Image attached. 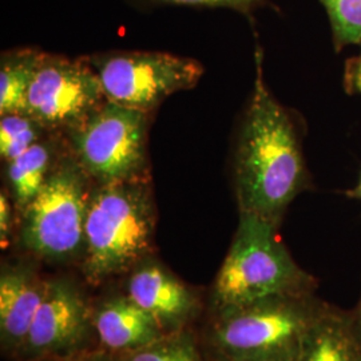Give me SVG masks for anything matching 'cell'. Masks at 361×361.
<instances>
[{
    "label": "cell",
    "mask_w": 361,
    "mask_h": 361,
    "mask_svg": "<svg viewBox=\"0 0 361 361\" xmlns=\"http://www.w3.org/2000/svg\"><path fill=\"white\" fill-rule=\"evenodd\" d=\"M43 51L15 49L3 52L0 61V116L26 113L27 94Z\"/></svg>",
    "instance_id": "cell-15"
},
{
    "label": "cell",
    "mask_w": 361,
    "mask_h": 361,
    "mask_svg": "<svg viewBox=\"0 0 361 361\" xmlns=\"http://www.w3.org/2000/svg\"><path fill=\"white\" fill-rule=\"evenodd\" d=\"M92 186L67 150L40 193L20 213V245L47 262L82 259Z\"/></svg>",
    "instance_id": "cell-5"
},
{
    "label": "cell",
    "mask_w": 361,
    "mask_h": 361,
    "mask_svg": "<svg viewBox=\"0 0 361 361\" xmlns=\"http://www.w3.org/2000/svg\"><path fill=\"white\" fill-rule=\"evenodd\" d=\"M349 319H350V323H352V328H353L355 334H356L359 341L361 343V296L356 308L352 312H349Z\"/></svg>",
    "instance_id": "cell-23"
},
{
    "label": "cell",
    "mask_w": 361,
    "mask_h": 361,
    "mask_svg": "<svg viewBox=\"0 0 361 361\" xmlns=\"http://www.w3.org/2000/svg\"><path fill=\"white\" fill-rule=\"evenodd\" d=\"M314 288L313 279L279 238L277 225L240 212L232 245L213 284L212 302L217 316Z\"/></svg>",
    "instance_id": "cell-3"
},
{
    "label": "cell",
    "mask_w": 361,
    "mask_h": 361,
    "mask_svg": "<svg viewBox=\"0 0 361 361\" xmlns=\"http://www.w3.org/2000/svg\"><path fill=\"white\" fill-rule=\"evenodd\" d=\"M324 307L307 292L219 314L212 344L222 361H297Z\"/></svg>",
    "instance_id": "cell-4"
},
{
    "label": "cell",
    "mask_w": 361,
    "mask_h": 361,
    "mask_svg": "<svg viewBox=\"0 0 361 361\" xmlns=\"http://www.w3.org/2000/svg\"><path fill=\"white\" fill-rule=\"evenodd\" d=\"M329 16L336 46L360 44L361 0H320Z\"/></svg>",
    "instance_id": "cell-18"
},
{
    "label": "cell",
    "mask_w": 361,
    "mask_h": 361,
    "mask_svg": "<svg viewBox=\"0 0 361 361\" xmlns=\"http://www.w3.org/2000/svg\"><path fill=\"white\" fill-rule=\"evenodd\" d=\"M89 324V308L75 285L67 280L49 281L20 352L30 357L68 355L83 341Z\"/></svg>",
    "instance_id": "cell-9"
},
{
    "label": "cell",
    "mask_w": 361,
    "mask_h": 361,
    "mask_svg": "<svg viewBox=\"0 0 361 361\" xmlns=\"http://www.w3.org/2000/svg\"><path fill=\"white\" fill-rule=\"evenodd\" d=\"M107 101L152 113L174 92L193 89L204 67L192 58L158 51H110L86 58Z\"/></svg>",
    "instance_id": "cell-7"
},
{
    "label": "cell",
    "mask_w": 361,
    "mask_h": 361,
    "mask_svg": "<svg viewBox=\"0 0 361 361\" xmlns=\"http://www.w3.org/2000/svg\"><path fill=\"white\" fill-rule=\"evenodd\" d=\"M128 296L154 319L165 335L180 331L197 310V300L186 285L159 264L145 259L130 276Z\"/></svg>",
    "instance_id": "cell-10"
},
{
    "label": "cell",
    "mask_w": 361,
    "mask_h": 361,
    "mask_svg": "<svg viewBox=\"0 0 361 361\" xmlns=\"http://www.w3.org/2000/svg\"><path fill=\"white\" fill-rule=\"evenodd\" d=\"M297 361H361V343L349 313L325 304Z\"/></svg>",
    "instance_id": "cell-14"
},
{
    "label": "cell",
    "mask_w": 361,
    "mask_h": 361,
    "mask_svg": "<svg viewBox=\"0 0 361 361\" xmlns=\"http://www.w3.org/2000/svg\"><path fill=\"white\" fill-rule=\"evenodd\" d=\"M150 114L104 101L63 133L67 150L94 185L149 180Z\"/></svg>",
    "instance_id": "cell-6"
},
{
    "label": "cell",
    "mask_w": 361,
    "mask_h": 361,
    "mask_svg": "<svg viewBox=\"0 0 361 361\" xmlns=\"http://www.w3.org/2000/svg\"><path fill=\"white\" fill-rule=\"evenodd\" d=\"M47 288L49 281H43L27 264L3 267L0 274V335L3 348L22 350Z\"/></svg>",
    "instance_id": "cell-11"
},
{
    "label": "cell",
    "mask_w": 361,
    "mask_h": 361,
    "mask_svg": "<svg viewBox=\"0 0 361 361\" xmlns=\"http://www.w3.org/2000/svg\"><path fill=\"white\" fill-rule=\"evenodd\" d=\"M347 85H348L349 91L361 94V50L356 61L349 67L348 73H347Z\"/></svg>",
    "instance_id": "cell-21"
},
{
    "label": "cell",
    "mask_w": 361,
    "mask_h": 361,
    "mask_svg": "<svg viewBox=\"0 0 361 361\" xmlns=\"http://www.w3.org/2000/svg\"><path fill=\"white\" fill-rule=\"evenodd\" d=\"M234 157V185L240 212L277 225L305 189L307 171L293 122L268 90L262 58Z\"/></svg>",
    "instance_id": "cell-1"
},
{
    "label": "cell",
    "mask_w": 361,
    "mask_h": 361,
    "mask_svg": "<svg viewBox=\"0 0 361 361\" xmlns=\"http://www.w3.org/2000/svg\"><path fill=\"white\" fill-rule=\"evenodd\" d=\"M121 361H204L193 337L186 332H174L162 336L152 344L135 349Z\"/></svg>",
    "instance_id": "cell-17"
},
{
    "label": "cell",
    "mask_w": 361,
    "mask_h": 361,
    "mask_svg": "<svg viewBox=\"0 0 361 361\" xmlns=\"http://www.w3.org/2000/svg\"><path fill=\"white\" fill-rule=\"evenodd\" d=\"M66 152L63 133H51L23 154L6 162V189L19 214L40 193Z\"/></svg>",
    "instance_id": "cell-13"
},
{
    "label": "cell",
    "mask_w": 361,
    "mask_h": 361,
    "mask_svg": "<svg viewBox=\"0 0 361 361\" xmlns=\"http://www.w3.org/2000/svg\"><path fill=\"white\" fill-rule=\"evenodd\" d=\"M158 4L186 6V7H207V8H231L246 13L262 0H147Z\"/></svg>",
    "instance_id": "cell-19"
},
{
    "label": "cell",
    "mask_w": 361,
    "mask_h": 361,
    "mask_svg": "<svg viewBox=\"0 0 361 361\" xmlns=\"http://www.w3.org/2000/svg\"><path fill=\"white\" fill-rule=\"evenodd\" d=\"M155 224L150 178L94 185L82 258L86 280L101 284L141 264L152 250Z\"/></svg>",
    "instance_id": "cell-2"
},
{
    "label": "cell",
    "mask_w": 361,
    "mask_h": 361,
    "mask_svg": "<svg viewBox=\"0 0 361 361\" xmlns=\"http://www.w3.org/2000/svg\"><path fill=\"white\" fill-rule=\"evenodd\" d=\"M13 198L7 189H1L0 193V243L1 247L10 245L13 226Z\"/></svg>",
    "instance_id": "cell-20"
},
{
    "label": "cell",
    "mask_w": 361,
    "mask_h": 361,
    "mask_svg": "<svg viewBox=\"0 0 361 361\" xmlns=\"http://www.w3.org/2000/svg\"><path fill=\"white\" fill-rule=\"evenodd\" d=\"M106 101L86 59L42 54L27 94L26 113L54 133L75 128Z\"/></svg>",
    "instance_id": "cell-8"
},
{
    "label": "cell",
    "mask_w": 361,
    "mask_h": 361,
    "mask_svg": "<svg viewBox=\"0 0 361 361\" xmlns=\"http://www.w3.org/2000/svg\"><path fill=\"white\" fill-rule=\"evenodd\" d=\"M219 361H222V360H219Z\"/></svg>",
    "instance_id": "cell-25"
},
{
    "label": "cell",
    "mask_w": 361,
    "mask_h": 361,
    "mask_svg": "<svg viewBox=\"0 0 361 361\" xmlns=\"http://www.w3.org/2000/svg\"><path fill=\"white\" fill-rule=\"evenodd\" d=\"M348 195L350 198H356V200H361V177L359 180V183L348 192Z\"/></svg>",
    "instance_id": "cell-24"
},
{
    "label": "cell",
    "mask_w": 361,
    "mask_h": 361,
    "mask_svg": "<svg viewBox=\"0 0 361 361\" xmlns=\"http://www.w3.org/2000/svg\"><path fill=\"white\" fill-rule=\"evenodd\" d=\"M54 131L43 126L28 113L4 114L0 119V158L10 162Z\"/></svg>",
    "instance_id": "cell-16"
},
{
    "label": "cell",
    "mask_w": 361,
    "mask_h": 361,
    "mask_svg": "<svg viewBox=\"0 0 361 361\" xmlns=\"http://www.w3.org/2000/svg\"><path fill=\"white\" fill-rule=\"evenodd\" d=\"M62 361H119L104 352H86V353H68Z\"/></svg>",
    "instance_id": "cell-22"
},
{
    "label": "cell",
    "mask_w": 361,
    "mask_h": 361,
    "mask_svg": "<svg viewBox=\"0 0 361 361\" xmlns=\"http://www.w3.org/2000/svg\"><path fill=\"white\" fill-rule=\"evenodd\" d=\"M95 332L104 347L129 353L165 336L154 319L129 296L104 302L92 317Z\"/></svg>",
    "instance_id": "cell-12"
}]
</instances>
